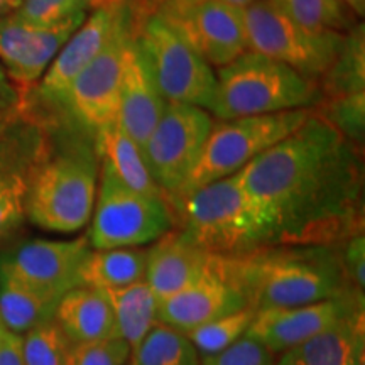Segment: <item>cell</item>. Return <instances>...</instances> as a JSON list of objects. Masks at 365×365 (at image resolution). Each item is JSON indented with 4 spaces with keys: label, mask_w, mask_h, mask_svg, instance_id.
Returning <instances> with one entry per match:
<instances>
[{
    "label": "cell",
    "mask_w": 365,
    "mask_h": 365,
    "mask_svg": "<svg viewBox=\"0 0 365 365\" xmlns=\"http://www.w3.org/2000/svg\"><path fill=\"white\" fill-rule=\"evenodd\" d=\"M215 269L254 312L299 307L357 289L344 269L341 245H266L240 255H217Z\"/></svg>",
    "instance_id": "cell-2"
},
{
    "label": "cell",
    "mask_w": 365,
    "mask_h": 365,
    "mask_svg": "<svg viewBox=\"0 0 365 365\" xmlns=\"http://www.w3.org/2000/svg\"><path fill=\"white\" fill-rule=\"evenodd\" d=\"M41 122L48 140L27 193L26 218L44 230L73 234L90 222L97 198L95 137L61 117Z\"/></svg>",
    "instance_id": "cell-3"
},
{
    "label": "cell",
    "mask_w": 365,
    "mask_h": 365,
    "mask_svg": "<svg viewBox=\"0 0 365 365\" xmlns=\"http://www.w3.org/2000/svg\"><path fill=\"white\" fill-rule=\"evenodd\" d=\"M125 365H134V362H132V355H130V360H129V362H127Z\"/></svg>",
    "instance_id": "cell-46"
},
{
    "label": "cell",
    "mask_w": 365,
    "mask_h": 365,
    "mask_svg": "<svg viewBox=\"0 0 365 365\" xmlns=\"http://www.w3.org/2000/svg\"><path fill=\"white\" fill-rule=\"evenodd\" d=\"M118 6L120 0H102L91 9L81 26L59 49L43 78L21 100L22 112L43 118L56 108L68 86L93 61L110 38Z\"/></svg>",
    "instance_id": "cell-13"
},
{
    "label": "cell",
    "mask_w": 365,
    "mask_h": 365,
    "mask_svg": "<svg viewBox=\"0 0 365 365\" xmlns=\"http://www.w3.org/2000/svg\"><path fill=\"white\" fill-rule=\"evenodd\" d=\"M341 262L349 281L359 291L365 287V239L364 230L349 237L341 244Z\"/></svg>",
    "instance_id": "cell-36"
},
{
    "label": "cell",
    "mask_w": 365,
    "mask_h": 365,
    "mask_svg": "<svg viewBox=\"0 0 365 365\" xmlns=\"http://www.w3.org/2000/svg\"><path fill=\"white\" fill-rule=\"evenodd\" d=\"M317 110L350 143L362 148L365 135V91L323 100Z\"/></svg>",
    "instance_id": "cell-32"
},
{
    "label": "cell",
    "mask_w": 365,
    "mask_h": 365,
    "mask_svg": "<svg viewBox=\"0 0 365 365\" xmlns=\"http://www.w3.org/2000/svg\"><path fill=\"white\" fill-rule=\"evenodd\" d=\"M178 237L213 255H240L274 245L271 227L239 173L210 182L175 208Z\"/></svg>",
    "instance_id": "cell-4"
},
{
    "label": "cell",
    "mask_w": 365,
    "mask_h": 365,
    "mask_svg": "<svg viewBox=\"0 0 365 365\" xmlns=\"http://www.w3.org/2000/svg\"><path fill=\"white\" fill-rule=\"evenodd\" d=\"M71 341L54 322L36 327L22 335L26 365H68Z\"/></svg>",
    "instance_id": "cell-31"
},
{
    "label": "cell",
    "mask_w": 365,
    "mask_h": 365,
    "mask_svg": "<svg viewBox=\"0 0 365 365\" xmlns=\"http://www.w3.org/2000/svg\"><path fill=\"white\" fill-rule=\"evenodd\" d=\"M215 266L217 255L186 244L171 230L145 249L144 281L161 301L213 274Z\"/></svg>",
    "instance_id": "cell-20"
},
{
    "label": "cell",
    "mask_w": 365,
    "mask_h": 365,
    "mask_svg": "<svg viewBox=\"0 0 365 365\" xmlns=\"http://www.w3.org/2000/svg\"><path fill=\"white\" fill-rule=\"evenodd\" d=\"M91 227V249L140 247L161 239L176 225L175 212L164 196L132 190L100 161V178Z\"/></svg>",
    "instance_id": "cell-8"
},
{
    "label": "cell",
    "mask_w": 365,
    "mask_h": 365,
    "mask_svg": "<svg viewBox=\"0 0 365 365\" xmlns=\"http://www.w3.org/2000/svg\"><path fill=\"white\" fill-rule=\"evenodd\" d=\"M103 293L110 304L117 336H120L130 346V352H134L158 325L159 299L145 281L107 289Z\"/></svg>",
    "instance_id": "cell-24"
},
{
    "label": "cell",
    "mask_w": 365,
    "mask_h": 365,
    "mask_svg": "<svg viewBox=\"0 0 365 365\" xmlns=\"http://www.w3.org/2000/svg\"><path fill=\"white\" fill-rule=\"evenodd\" d=\"M217 2L228 4V6H234V7L242 9V11H244V9L247 7V6H250V4H252L254 0H217Z\"/></svg>",
    "instance_id": "cell-43"
},
{
    "label": "cell",
    "mask_w": 365,
    "mask_h": 365,
    "mask_svg": "<svg viewBox=\"0 0 365 365\" xmlns=\"http://www.w3.org/2000/svg\"><path fill=\"white\" fill-rule=\"evenodd\" d=\"M276 365H365V309L276 355Z\"/></svg>",
    "instance_id": "cell-21"
},
{
    "label": "cell",
    "mask_w": 365,
    "mask_h": 365,
    "mask_svg": "<svg viewBox=\"0 0 365 365\" xmlns=\"http://www.w3.org/2000/svg\"><path fill=\"white\" fill-rule=\"evenodd\" d=\"M54 323L73 344H88L117 336L115 322L103 291L78 286L59 301Z\"/></svg>",
    "instance_id": "cell-22"
},
{
    "label": "cell",
    "mask_w": 365,
    "mask_h": 365,
    "mask_svg": "<svg viewBox=\"0 0 365 365\" xmlns=\"http://www.w3.org/2000/svg\"><path fill=\"white\" fill-rule=\"evenodd\" d=\"M0 91H7V93H12V91H17L14 88L11 81H9L6 71H4L2 65H0Z\"/></svg>",
    "instance_id": "cell-42"
},
{
    "label": "cell",
    "mask_w": 365,
    "mask_h": 365,
    "mask_svg": "<svg viewBox=\"0 0 365 365\" xmlns=\"http://www.w3.org/2000/svg\"><path fill=\"white\" fill-rule=\"evenodd\" d=\"M118 93L117 124L143 150L168 102L159 91L143 46L137 39L135 26L124 48Z\"/></svg>",
    "instance_id": "cell-18"
},
{
    "label": "cell",
    "mask_w": 365,
    "mask_h": 365,
    "mask_svg": "<svg viewBox=\"0 0 365 365\" xmlns=\"http://www.w3.org/2000/svg\"><path fill=\"white\" fill-rule=\"evenodd\" d=\"M200 365H276V355L245 335L223 352L202 357Z\"/></svg>",
    "instance_id": "cell-35"
},
{
    "label": "cell",
    "mask_w": 365,
    "mask_h": 365,
    "mask_svg": "<svg viewBox=\"0 0 365 365\" xmlns=\"http://www.w3.org/2000/svg\"><path fill=\"white\" fill-rule=\"evenodd\" d=\"M242 308H247V301L235 286L215 271L159 301L158 323L186 335L212 319Z\"/></svg>",
    "instance_id": "cell-19"
},
{
    "label": "cell",
    "mask_w": 365,
    "mask_h": 365,
    "mask_svg": "<svg viewBox=\"0 0 365 365\" xmlns=\"http://www.w3.org/2000/svg\"><path fill=\"white\" fill-rule=\"evenodd\" d=\"M198 352L186 335L158 323L132 352L134 365H200Z\"/></svg>",
    "instance_id": "cell-28"
},
{
    "label": "cell",
    "mask_w": 365,
    "mask_h": 365,
    "mask_svg": "<svg viewBox=\"0 0 365 365\" xmlns=\"http://www.w3.org/2000/svg\"><path fill=\"white\" fill-rule=\"evenodd\" d=\"M212 68L247 53L244 11L217 0H148Z\"/></svg>",
    "instance_id": "cell-12"
},
{
    "label": "cell",
    "mask_w": 365,
    "mask_h": 365,
    "mask_svg": "<svg viewBox=\"0 0 365 365\" xmlns=\"http://www.w3.org/2000/svg\"><path fill=\"white\" fill-rule=\"evenodd\" d=\"M100 2H102V0H91V4H93V7L97 6V4H100Z\"/></svg>",
    "instance_id": "cell-45"
},
{
    "label": "cell",
    "mask_w": 365,
    "mask_h": 365,
    "mask_svg": "<svg viewBox=\"0 0 365 365\" xmlns=\"http://www.w3.org/2000/svg\"><path fill=\"white\" fill-rule=\"evenodd\" d=\"M21 105V97L17 91L7 93V91H0V110H6V108H16Z\"/></svg>",
    "instance_id": "cell-38"
},
{
    "label": "cell",
    "mask_w": 365,
    "mask_h": 365,
    "mask_svg": "<svg viewBox=\"0 0 365 365\" xmlns=\"http://www.w3.org/2000/svg\"><path fill=\"white\" fill-rule=\"evenodd\" d=\"M244 27L247 51L279 61L317 83L345 38L344 33L299 24L269 0H254L244 9Z\"/></svg>",
    "instance_id": "cell-10"
},
{
    "label": "cell",
    "mask_w": 365,
    "mask_h": 365,
    "mask_svg": "<svg viewBox=\"0 0 365 365\" xmlns=\"http://www.w3.org/2000/svg\"><path fill=\"white\" fill-rule=\"evenodd\" d=\"M46 140V125L22 110L0 135V244L11 240L27 220V193Z\"/></svg>",
    "instance_id": "cell-14"
},
{
    "label": "cell",
    "mask_w": 365,
    "mask_h": 365,
    "mask_svg": "<svg viewBox=\"0 0 365 365\" xmlns=\"http://www.w3.org/2000/svg\"><path fill=\"white\" fill-rule=\"evenodd\" d=\"M145 249H91L80 271L81 286L107 291L144 281Z\"/></svg>",
    "instance_id": "cell-26"
},
{
    "label": "cell",
    "mask_w": 365,
    "mask_h": 365,
    "mask_svg": "<svg viewBox=\"0 0 365 365\" xmlns=\"http://www.w3.org/2000/svg\"><path fill=\"white\" fill-rule=\"evenodd\" d=\"M91 9V0H22L16 14L33 26L53 27L86 16Z\"/></svg>",
    "instance_id": "cell-33"
},
{
    "label": "cell",
    "mask_w": 365,
    "mask_h": 365,
    "mask_svg": "<svg viewBox=\"0 0 365 365\" xmlns=\"http://www.w3.org/2000/svg\"><path fill=\"white\" fill-rule=\"evenodd\" d=\"M313 110L314 108H299L213 122L202 156L171 203L173 212L181 200L193 191L244 170L259 154L298 129Z\"/></svg>",
    "instance_id": "cell-7"
},
{
    "label": "cell",
    "mask_w": 365,
    "mask_h": 365,
    "mask_svg": "<svg viewBox=\"0 0 365 365\" xmlns=\"http://www.w3.org/2000/svg\"><path fill=\"white\" fill-rule=\"evenodd\" d=\"M340 2L349 7L357 19H362L365 14V0H340Z\"/></svg>",
    "instance_id": "cell-41"
},
{
    "label": "cell",
    "mask_w": 365,
    "mask_h": 365,
    "mask_svg": "<svg viewBox=\"0 0 365 365\" xmlns=\"http://www.w3.org/2000/svg\"><path fill=\"white\" fill-rule=\"evenodd\" d=\"M22 0H0V19L19 11Z\"/></svg>",
    "instance_id": "cell-40"
},
{
    "label": "cell",
    "mask_w": 365,
    "mask_h": 365,
    "mask_svg": "<svg viewBox=\"0 0 365 365\" xmlns=\"http://www.w3.org/2000/svg\"><path fill=\"white\" fill-rule=\"evenodd\" d=\"M130 346L120 336L73 344L68 365H125L130 360Z\"/></svg>",
    "instance_id": "cell-34"
},
{
    "label": "cell",
    "mask_w": 365,
    "mask_h": 365,
    "mask_svg": "<svg viewBox=\"0 0 365 365\" xmlns=\"http://www.w3.org/2000/svg\"><path fill=\"white\" fill-rule=\"evenodd\" d=\"M95 137V149L98 159L110 166L118 180L140 193L164 196L156 182L150 178L145 166L143 150L117 124L98 130ZM166 198V196H164Z\"/></svg>",
    "instance_id": "cell-25"
},
{
    "label": "cell",
    "mask_w": 365,
    "mask_h": 365,
    "mask_svg": "<svg viewBox=\"0 0 365 365\" xmlns=\"http://www.w3.org/2000/svg\"><path fill=\"white\" fill-rule=\"evenodd\" d=\"M135 36L166 102L210 112L215 100V70L145 0H135Z\"/></svg>",
    "instance_id": "cell-6"
},
{
    "label": "cell",
    "mask_w": 365,
    "mask_h": 365,
    "mask_svg": "<svg viewBox=\"0 0 365 365\" xmlns=\"http://www.w3.org/2000/svg\"><path fill=\"white\" fill-rule=\"evenodd\" d=\"M215 76L210 113L217 120L318 108L325 100L317 81L257 53H244Z\"/></svg>",
    "instance_id": "cell-5"
},
{
    "label": "cell",
    "mask_w": 365,
    "mask_h": 365,
    "mask_svg": "<svg viewBox=\"0 0 365 365\" xmlns=\"http://www.w3.org/2000/svg\"><path fill=\"white\" fill-rule=\"evenodd\" d=\"M59 301L0 271V318L9 331L24 335L36 327L54 322Z\"/></svg>",
    "instance_id": "cell-23"
},
{
    "label": "cell",
    "mask_w": 365,
    "mask_h": 365,
    "mask_svg": "<svg viewBox=\"0 0 365 365\" xmlns=\"http://www.w3.org/2000/svg\"><path fill=\"white\" fill-rule=\"evenodd\" d=\"M318 85L325 100L365 91V27L362 22L345 33L339 54L318 80Z\"/></svg>",
    "instance_id": "cell-27"
},
{
    "label": "cell",
    "mask_w": 365,
    "mask_h": 365,
    "mask_svg": "<svg viewBox=\"0 0 365 365\" xmlns=\"http://www.w3.org/2000/svg\"><path fill=\"white\" fill-rule=\"evenodd\" d=\"M86 16L53 27L33 26L17 14L0 19V65L21 100L38 85L59 49Z\"/></svg>",
    "instance_id": "cell-15"
},
{
    "label": "cell",
    "mask_w": 365,
    "mask_h": 365,
    "mask_svg": "<svg viewBox=\"0 0 365 365\" xmlns=\"http://www.w3.org/2000/svg\"><path fill=\"white\" fill-rule=\"evenodd\" d=\"M212 127L213 117L205 108L168 102L150 132L143 158L150 178L170 205L195 170Z\"/></svg>",
    "instance_id": "cell-11"
},
{
    "label": "cell",
    "mask_w": 365,
    "mask_h": 365,
    "mask_svg": "<svg viewBox=\"0 0 365 365\" xmlns=\"http://www.w3.org/2000/svg\"><path fill=\"white\" fill-rule=\"evenodd\" d=\"M9 330L6 328V325H4V322H2V318H0V341L4 340V336H6V333H7Z\"/></svg>",
    "instance_id": "cell-44"
},
{
    "label": "cell",
    "mask_w": 365,
    "mask_h": 365,
    "mask_svg": "<svg viewBox=\"0 0 365 365\" xmlns=\"http://www.w3.org/2000/svg\"><path fill=\"white\" fill-rule=\"evenodd\" d=\"M90 250L86 235L75 240L34 239L0 255V271L61 299L68 291L81 286L80 271Z\"/></svg>",
    "instance_id": "cell-17"
},
{
    "label": "cell",
    "mask_w": 365,
    "mask_h": 365,
    "mask_svg": "<svg viewBox=\"0 0 365 365\" xmlns=\"http://www.w3.org/2000/svg\"><path fill=\"white\" fill-rule=\"evenodd\" d=\"M21 113V105L16 108H6V110H0V135L7 129L9 124Z\"/></svg>",
    "instance_id": "cell-39"
},
{
    "label": "cell",
    "mask_w": 365,
    "mask_h": 365,
    "mask_svg": "<svg viewBox=\"0 0 365 365\" xmlns=\"http://www.w3.org/2000/svg\"><path fill=\"white\" fill-rule=\"evenodd\" d=\"M134 26L135 0H120L115 26L102 51L73 80L56 108L39 120L61 117L93 135L105 127L115 124L122 56L127 39L134 33Z\"/></svg>",
    "instance_id": "cell-9"
},
{
    "label": "cell",
    "mask_w": 365,
    "mask_h": 365,
    "mask_svg": "<svg viewBox=\"0 0 365 365\" xmlns=\"http://www.w3.org/2000/svg\"><path fill=\"white\" fill-rule=\"evenodd\" d=\"M291 19L313 29L349 33L359 19L340 0H269Z\"/></svg>",
    "instance_id": "cell-29"
},
{
    "label": "cell",
    "mask_w": 365,
    "mask_h": 365,
    "mask_svg": "<svg viewBox=\"0 0 365 365\" xmlns=\"http://www.w3.org/2000/svg\"><path fill=\"white\" fill-rule=\"evenodd\" d=\"M239 175L274 244L341 245L364 230L362 148L317 108Z\"/></svg>",
    "instance_id": "cell-1"
},
{
    "label": "cell",
    "mask_w": 365,
    "mask_h": 365,
    "mask_svg": "<svg viewBox=\"0 0 365 365\" xmlns=\"http://www.w3.org/2000/svg\"><path fill=\"white\" fill-rule=\"evenodd\" d=\"M0 365H26L22 354V335L7 331L0 341Z\"/></svg>",
    "instance_id": "cell-37"
},
{
    "label": "cell",
    "mask_w": 365,
    "mask_h": 365,
    "mask_svg": "<svg viewBox=\"0 0 365 365\" xmlns=\"http://www.w3.org/2000/svg\"><path fill=\"white\" fill-rule=\"evenodd\" d=\"M362 291L335 296L314 303L287 308H269L255 312L247 336L257 340L274 355L330 330L341 319L364 308Z\"/></svg>",
    "instance_id": "cell-16"
},
{
    "label": "cell",
    "mask_w": 365,
    "mask_h": 365,
    "mask_svg": "<svg viewBox=\"0 0 365 365\" xmlns=\"http://www.w3.org/2000/svg\"><path fill=\"white\" fill-rule=\"evenodd\" d=\"M255 317L252 308H242L239 312L223 314L212 319L205 325L186 333V339L191 341L200 357L220 354L247 335V330Z\"/></svg>",
    "instance_id": "cell-30"
}]
</instances>
